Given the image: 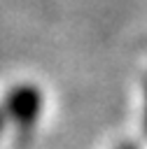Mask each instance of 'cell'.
<instances>
[{
	"instance_id": "cell-3",
	"label": "cell",
	"mask_w": 147,
	"mask_h": 149,
	"mask_svg": "<svg viewBox=\"0 0 147 149\" xmlns=\"http://www.w3.org/2000/svg\"><path fill=\"white\" fill-rule=\"evenodd\" d=\"M119 149H138L135 144H124V147H119Z\"/></svg>"
},
{
	"instance_id": "cell-2",
	"label": "cell",
	"mask_w": 147,
	"mask_h": 149,
	"mask_svg": "<svg viewBox=\"0 0 147 149\" xmlns=\"http://www.w3.org/2000/svg\"><path fill=\"white\" fill-rule=\"evenodd\" d=\"M2 126H5V112H0V133H2Z\"/></svg>"
},
{
	"instance_id": "cell-4",
	"label": "cell",
	"mask_w": 147,
	"mask_h": 149,
	"mask_svg": "<svg viewBox=\"0 0 147 149\" xmlns=\"http://www.w3.org/2000/svg\"><path fill=\"white\" fill-rule=\"evenodd\" d=\"M145 130H147V105H145Z\"/></svg>"
},
{
	"instance_id": "cell-1",
	"label": "cell",
	"mask_w": 147,
	"mask_h": 149,
	"mask_svg": "<svg viewBox=\"0 0 147 149\" xmlns=\"http://www.w3.org/2000/svg\"><path fill=\"white\" fill-rule=\"evenodd\" d=\"M2 112L14 126H19L21 130H30L35 126V121L40 119V112H42L40 88L33 84L14 86L2 100Z\"/></svg>"
}]
</instances>
